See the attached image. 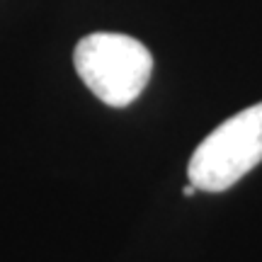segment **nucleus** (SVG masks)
Listing matches in <instances>:
<instances>
[{"instance_id":"obj_3","label":"nucleus","mask_w":262,"mask_h":262,"mask_svg":"<svg viewBox=\"0 0 262 262\" xmlns=\"http://www.w3.org/2000/svg\"><path fill=\"white\" fill-rule=\"evenodd\" d=\"M194 192H196V187H194V185H192V182H189L187 187H185V196H192V194H194Z\"/></svg>"},{"instance_id":"obj_2","label":"nucleus","mask_w":262,"mask_h":262,"mask_svg":"<svg viewBox=\"0 0 262 262\" xmlns=\"http://www.w3.org/2000/svg\"><path fill=\"white\" fill-rule=\"evenodd\" d=\"M262 163V102L233 114L206 136L187 165L202 192H224Z\"/></svg>"},{"instance_id":"obj_1","label":"nucleus","mask_w":262,"mask_h":262,"mask_svg":"<svg viewBox=\"0 0 262 262\" xmlns=\"http://www.w3.org/2000/svg\"><path fill=\"white\" fill-rule=\"evenodd\" d=\"M75 71L90 93L110 107H126L148 85L153 56L139 39L112 32L88 34L73 51Z\"/></svg>"}]
</instances>
